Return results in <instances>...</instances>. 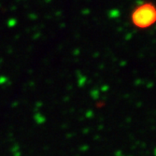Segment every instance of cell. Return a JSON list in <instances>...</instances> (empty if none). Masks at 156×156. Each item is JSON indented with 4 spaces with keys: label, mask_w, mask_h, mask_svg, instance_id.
Segmentation results:
<instances>
[{
    "label": "cell",
    "mask_w": 156,
    "mask_h": 156,
    "mask_svg": "<svg viewBox=\"0 0 156 156\" xmlns=\"http://www.w3.org/2000/svg\"><path fill=\"white\" fill-rule=\"evenodd\" d=\"M132 18L136 26L141 28L149 27L156 22V9L149 4L142 5L135 9Z\"/></svg>",
    "instance_id": "6da1fadb"
}]
</instances>
